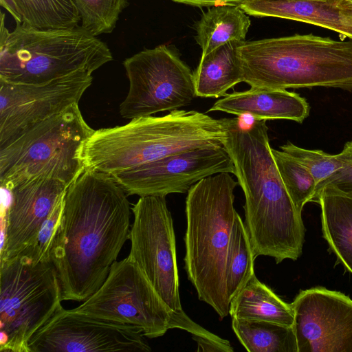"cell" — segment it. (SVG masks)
<instances>
[{
	"label": "cell",
	"mask_w": 352,
	"mask_h": 352,
	"mask_svg": "<svg viewBox=\"0 0 352 352\" xmlns=\"http://www.w3.org/2000/svg\"><path fill=\"white\" fill-rule=\"evenodd\" d=\"M127 194L108 174L85 169L66 189L50 251L62 300L98 291L130 232Z\"/></svg>",
	"instance_id": "1"
},
{
	"label": "cell",
	"mask_w": 352,
	"mask_h": 352,
	"mask_svg": "<svg viewBox=\"0 0 352 352\" xmlns=\"http://www.w3.org/2000/svg\"><path fill=\"white\" fill-rule=\"evenodd\" d=\"M223 146L235 168L245 199V228L254 258L268 256L276 263L297 260L302 252L305 227L277 169L266 120L243 124L223 118Z\"/></svg>",
	"instance_id": "2"
},
{
	"label": "cell",
	"mask_w": 352,
	"mask_h": 352,
	"mask_svg": "<svg viewBox=\"0 0 352 352\" xmlns=\"http://www.w3.org/2000/svg\"><path fill=\"white\" fill-rule=\"evenodd\" d=\"M226 133L223 118L175 109L94 130L79 154L85 169L111 175L181 152L223 146Z\"/></svg>",
	"instance_id": "3"
},
{
	"label": "cell",
	"mask_w": 352,
	"mask_h": 352,
	"mask_svg": "<svg viewBox=\"0 0 352 352\" xmlns=\"http://www.w3.org/2000/svg\"><path fill=\"white\" fill-rule=\"evenodd\" d=\"M237 184L229 173H217L193 185L186 199L185 270L199 299L221 319L230 314L226 263Z\"/></svg>",
	"instance_id": "4"
},
{
	"label": "cell",
	"mask_w": 352,
	"mask_h": 352,
	"mask_svg": "<svg viewBox=\"0 0 352 352\" xmlns=\"http://www.w3.org/2000/svg\"><path fill=\"white\" fill-rule=\"evenodd\" d=\"M243 82L251 88L316 87L352 90V39L309 34L244 41Z\"/></svg>",
	"instance_id": "5"
},
{
	"label": "cell",
	"mask_w": 352,
	"mask_h": 352,
	"mask_svg": "<svg viewBox=\"0 0 352 352\" xmlns=\"http://www.w3.org/2000/svg\"><path fill=\"white\" fill-rule=\"evenodd\" d=\"M109 47L81 26L10 32L1 12L0 80L43 84L79 72L93 73L112 60Z\"/></svg>",
	"instance_id": "6"
},
{
	"label": "cell",
	"mask_w": 352,
	"mask_h": 352,
	"mask_svg": "<svg viewBox=\"0 0 352 352\" xmlns=\"http://www.w3.org/2000/svg\"><path fill=\"white\" fill-rule=\"evenodd\" d=\"M94 131L76 103L22 133L0 146L1 188L40 177L69 186L85 170L80 150Z\"/></svg>",
	"instance_id": "7"
},
{
	"label": "cell",
	"mask_w": 352,
	"mask_h": 352,
	"mask_svg": "<svg viewBox=\"0 0 352 352\" xmlns=\"http://www.w3.org/2000/svg\"><path fill=\"white\" fill-rule=\"evenodd\" d=\"M75 312L97 319L140 327L145 337L162 336L179 328L214 340L220 337L173 311L162 299L137 263L129 255L115 261L101 287Z\"/></svg>",
	"instance_id": "8"
},
{
	"label": "cell",
	"mask_w": 352,
	"mask_h": 352,
	"mask_svg": "<svg viewBox=\"0 0 352 352\" xmlns=\"http://www.w3.org/2000/svg\"><path fill=\"white\" fill-rule=\"evenodd\" d=\"M0 264V351L30 352L33 335L62 305L56 269L22 255Z\"/></svg>",
	"instance_id": "9"
},
{
	"label": "cell",
	"mask_w": 352,
	"mask_h": 352,
	"mask_svg": "<svg viewBox=\"0 0 352 352\" xmlns=\"http://www.w3.org/2000/svg\"><path fill=\"white\" fill-rule=\"evenodd\" d=\"M129 89L120 105L128 120L189 105L197 97L194 75L166 45L144 50L123 62Z\"/></svg>",
	"instance_id": "10"
},
{
	"label": "cell",
	"mask_w": 352,
	"mask_h": 352,
	"mask_svg": "<svg viewBox=\"0 0 352 352\" xmlns=\"http://www.w3.org/2000/svg\"><path fill=\"white\" fill-rule=\"evenodd\" d=\"M134 219L129 239L131 257L157 294L175 312L182 314L175 236L166 197H140L133 206Z\"/></svg>",
	"instance_id": "11"
},
{
	"label": "cell",
	"mask_w": 352,
	"mask_h": 352,
	"mask_svg": "<svg viewBox=\"0 0 352 352\" xmlns=\"http://www.w3.org/2000/svg\"><path fill=\"white\" fill-rule=\"evenodd\" d=\"M142 329L105 321L60 305L30 339V352H149Z\"/></svg>",
	"instance_id": "12"
},
{
	"label": "cell",
	"mask_w": 352,
	"mask_h": 352,
	"mask_svg": "<svg viewBox=\"0 0 352 352\" xmlns=\"http://www.w3.org/2000/svg\"><path fill=\"white\" fill-rule=\"evenodd\" d=\"M220 173H235L224 146L181 152L109 175L127 195L140 197L186 193L199 181Z\"/></svg>",
	"instance_id": "13"
},
{
	"label": "cell",
	"mask_w": 352,
	"mask_h": 352,
	"mask_svg": "<svg viewBox=\"0 0 352 352\" xmlns=\"http://www.w3.org/2000/svg\"><path fill=\"white\" fill-rule=\"evenodd\" d=\"M91 74L79 72L43 84L0 80V146L78 103L92 82Z\"/></svg>",
	"instance_id": "14"
},
{
	"label": "cell",
	"mask_w": 352,
	"mask_h": 352,
	"mask_svg": "<svg viewBox=\"0 0 352 352\" xmlns=\"http://www.w3.org/2000/svg\"><path fill=\"white\" fill-rule=\"evenodd\" d=\"M298 352H352V300L314 287L301 291L290 303Z\"/></svg>",
	"instance_id": "15"
},
{
	"label": "cell",
	"mask_w": 352,
	"mask_h": 352,
	"mask_svg": "<svg viewBox=\"0 0 352 352\" xmlns=\"http://www.w3.org/2000/svg\"><path fill=\"white\" fill-rule=\"evenodd\" d=\"M67 187L61 181L40 177L10 190V203L1 220V262L18 256L34 241Z\"/></svg>",
	"instance_id": "16"
},
{
	"label": "cell",
	"mask_w": 352,
	"mask_h": 352,
	"mask_svg": "<svg viewBox=\"0 0 352 352\" xmlns=\"http://www.w3.org/2000/svg\"><path fill=\"white\" fill-rule=\"evenodd\" d=\"M240 8L249 15L307 23L352 39L351 0H249Z\"/></svg>",
	"instance_id": "17"
},
{
	"label": "cell",
	"mask_w": 352,
	"mask_h": 352,
	"mask_svg": "<svg viewBox=\"0 0 352 352\" xmlns=\"http://www.w3.org/2000/svg\"><path fill=\"white\" fill-rule=\"evenodd\" d=\"M309 105L299 94L280 89L251 88L227 94L209 111H222L254 120H289L302 123L309 114Z\"/></svg>",
	"instance_id": "18"
},
{
	"label": "cell",
	"mask_w": 352,
	"mask_h": 352,
	"mask_svg": "<svg viewBox=\"0 0 352 352\" xmlns=\"http://www.w3.org/2000/svg\"><path fill=\"white\" fill-rule=\"evenodd\" d=\"M312 201L320 206L323 236L336 263L352 274V195L325 186Z\"/></svg>",
	"instance_id": "19"
},
{
	"label": "cell",
	"mask_w": 352,
	"mask_h": 352,
	"mask_svg": "<svg viewBox=\"0 0 352 352\" xmlns=\"http://www.w3.org/2000/svg\"><path fill=\"white\" fill-rule=\"evenodd\" d=\"M242 43L232 41L201 56L193 72L197 97L224 96L228 89L243 82L239 56Z\"/></svg>",
	"instance_id": "20"
},
{
	"label": "cell",
	"mask_w": 352,
	"mask_h": 352,
	"mask_svg": "<svg viewBox=\"0 0 352 352\" xmlns=\"http://www.w3.org/2000/svg\"><path fill=\"white\" fill-rule=\"evenodd\" d=\"M230 315L248 320H262L292 327L294 311L291 304L280 299L254 272L231 299Z\"/></svg>",
	"instance_id": "21"
},
{
	"label": "cell",
	"mask_w": 352,
	"mask_h": 352,
	"mask_svg": "<svg viewBox=\"0 0 352 352\" xmlns=\"http://www.w3.org/2000/svg\"><path fill=\"white\" fill-rule=\"evenodd\" d=\"M239 6L211 7L196 24L197 36L202 55L232 41H245L251 21Z\"/></svg>",
	"instance_id": "22"
},
{
	"label": "cell",
	"mask_w": 352,
	"mask_h": 352,
	"mask_svg": "<svg viewBox=\"0 0 352 352\" xmlns=\"http://www.w3.org/2000/svg\"><path fill=\"white\" fill-rule=\"evenodd\" d=\"M232 327L241 344L249 352H298L292 327L232 318Z\"/></svg>",
	"instance_id": "23"
},
{
	"label": "cell",
	"mask_w": 352,
	"mask_h": 352,
	"mask_svg": "<svg viewBox=\"0 0 352 352\" xmlns=\"http://www.w3.org/2000/svg\"><path fill=\"white\" fill-rule=\"evenodd\" d=\"M24 25L38 29L78 26L80 17L74 0H14Z\"/></svg>",
	"instance_id": "24"
},
{
	"label": "cell",
	"mask_w": 352,
	"mask_h": 352,
	"mask_svg": "<svg viewBox=\"0 0 352 352\" xmlns=\"http://www.w3.org/2000/svg\"><path fill=\"white\" fill-rule=\"evenodd\" d=\"M254 260L245 226L236 213L226 263V289L230 300L254 272Z\"/></svg>",
	"instance_id": "25"
},
{
	"label": "cell",
	"mask_w": 352,
	"mask_h": 352,
	"mask_svg": "<svg viewBox=\"0 0 352 352\" xmlns=\"http://www.w3.org/2000/svg\"><path fill=\"white\" fill-rule=\"evenodd\" d=\"M272 153L286 190L302 214L305 205L312 201L315 196L316 182L307 168L289 155L272 148Z\"/></svg>",
	"instance_id": "26"
},
{
	"label": "cell",
	"mask_w": 352,
	"mask_h": 352,
	"mask_svg": "<svg viewBox=\"0 0 352 352\" xmlns=\"http://www.w3.org/2000/svg\"><path fill=\"white\" fill-rule=\"evenodd\" d=\"M81 27L95 36L114 29L127 0H74Z\"/></svg>",
	"instance_id": "27"
},
{
	"label": "cell",
	"mask_w": 352,
	"mask_h": 352,
	"mask_svg": "<svg viewBox=\"0 0 352 352\" xmlns=\"http://www.w3.org/2000/svg\"><path fill=\"white\" fill-rule=\"evenodd\" d=\"M280 150L296 159L311 173L317 184L315 195L341 166L337 154L331 155L321 150L302 148L290 142L281 146Z\"/></svg>",
	"instance_id": "28"
},
{
	"label": "cell",
	"mask_w": 352,
	"mask_h": 352,
	"mask_svg": "<svg viewBox=\"0 0 352 352\" xmlns=\"http://www.w3.org/2000/svg\"><path fill=\"white\" fill-rule=\"evenodd\" d=\"M63 198L43 223L34 241L19 255L25 256L34 263L50 261V251L60 223Z\"/></svg>",
	"instance_id": "29"
},
{
	"label": "cell",
	"mask_w": 352,
	"mask_h": 352,
	"mask_svg": "<svg viewBox=\"0 0 352 352\" xmlns=\"http://www.w3.org/2000/svg\"><path fill=\"white\" fill-rule=\"evenodd\" d=\"M337 155L341 166L323 184L319 191L325 186H331L342 192L352 195V141L347 142L342 151Z\"/></svg>",
	"instance_id": "30"
},
{
	"label": "cell",
	"mask_w": 352,
	"mask_h": 352,
	"mask_svg": "<svg viewBox=\"0 0 352 352\" xmlns=\"http://www.w3.org/2000/svg\"><path fill=\"white\" fill-rule=\"evenodd\" d=\"M192 337L197 343V351L232 352L234 351L228 340L225 342H218L195 335H192Z\"/></svg>",
	"instance_id": "31"
},
{
	"label": "cell",
	"mask_w": 352,
	"mask_h": 352,
	"mask_svg": "<svg viewBox=\"0 0 352 352\" xmlns=\"http://www.w3.org/2000/svg\"><path fill=\"white\" fill-rule=\"evenodd\" d=\"M175 2L195 6H216L221 5H234L240 6L249 0H172Z\"/></svg>",
	"instance_id": "32"
},
{
	"label": "cell",
	"mask_w": 352,
	"mask_h": 352,
	"mask_svg": "<svg viewBox=\"0 0 352 352\" xmlns=\"http://www.w3.org/2000/svg\"><path fill=\"white\" fill-rule=\"evenodd\" d=\"M0 4L12 16L17 24L22 23V19L14 0H0Z\"/></svg>",
	"instance_id": "33"
},
{
	"label": "cell",
	"mask_w": 352,
	"mask_h": 352,
	"mask_svg": "<svg viewBox=\"0 0 352 352\" xmlns=\"http://www.w3.org/2000/svg\"><path fill=\"white\" fill-rule=\"evenodd\" d=\"M352 1V0H351Z\"/></svg>",
	"instance_id": "34"
}]
</instances>
